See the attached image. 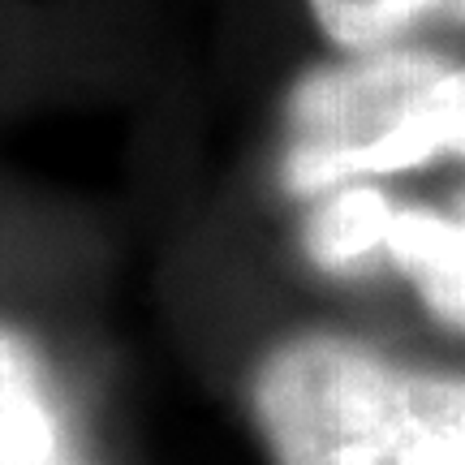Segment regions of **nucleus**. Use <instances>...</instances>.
Listing matches in <instances>:
<instances>
[{"label": "nucleus", "mask_w": 465, "mask_h": 465, "mask_svg": "<svg viewBox=\"0 0 465 465\" xmlns=\"http://www.w3.org/2000/svg\"><path fill=\"white\" fill-rule=\"evenodd\" d=\"M281 465H465V380L422 375L341 336H298L254 375Z\"/></svg>", "instance_id": "obj_1"}, {"label": "nucleus", "mask_w": 465, "mask_h": 465, "mask_svg": "<svg viewBox=\"0 0 465 465\" xmlns=\"http://www.w3.org/2000/svg\"><path fill=\"white\" fill-rule=\"evenodd\" d=\"M435 160H465V65L375 48L306 74L289 100L284 182L293 194Z\"/></svg>", "instance_id": "obj_2"}, {"label": "nucleus", "mask_w": 465, "mask_h": 465, "mask_svg": "<svg viewBox=\"0 0 465 465\" xmlns=\"http://www.w3.org/2000/svg\"><path fill=\"white\" fill-rule=\"evenodd\" d=\"M388 263L414 281L422 306L465 332V194L449 212L397 207L388 224Z\"/></svg>", "instance_id": "obj_3"}, {"label": "nucleus", "mask_w": 465, "mask_h": 465, "mask_svg": "<svg viewBox=\"0 0 465 465\" xmlns=\"http://www.w3.org/2000/svg\"><path fill=\"white\" fill-rule=\"evenodd\" d=\"M397 203L383 199L375 185L345 182L332 185V194L319 203V212L306 224V250L323 272L349 276L371 272L388 259V224Z\"/></svg>", "instance_id": "obj_4"}, {"label": "nucleus", "mask_w": 465, "mask_h": 465, "mask_svg": "<svg viewBox=\"0 0 465 465\" xmlns=\"http://www.w3.org/2000/svg\"><path fill=\"white\" fill-rule=\"evenodd\" d=\"M0 465H65L61 422L35 362L0 332Z\"/></svg>", "instance_id": "obj_5"}, {"label": "nucleus", "mask_w": 465, "mask_h": 465, "mask_svg": "<svg viewBox=\"0 0 465 465\" xmlns=\"http://www.w3.org/2000/svg\"><path fill=\"white\" fill-rule=\"evenodd\" d=\"M323 35L353 52H375L414 22L440 14V0H311Z\"/></svg>", "instance_id": "obj_6"}, {"label": "nucleus", "mask_w": 465, "mask_h": 465, "mask_svg": "<svg viewBox=\"0 0 465 465\" xmlns=\"http://www.w3.org/2000/svg\"><path fill=\"white\" fill-rule=\"evenodd\" d=\"M440 14H449L452 22H461L465 26V0H440Z\"/></svg>", "instance_id": "obj_7"}]
</instances>
